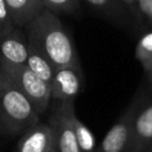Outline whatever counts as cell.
Segmentation results:
<instances>
[{
    "mask_svg": "<svg viewBox=\"0 0 152 152\" xmlns=\"http://www.w3.org/2000/svg\"><path fill=\"white\" fill-rule=\"evenodd\" d=\"M24 28L28 45L43 55L55 69H81L77 49L57 14L44 8Z\"/></svg>",
    "mask_w": 152,
    "mask_h": 152,
    "instance_id": "obj_1",
    "label": "cell"
},
{
    "mask_svg": "<svg viewBox=\"0 0 152 152\" xmlns=\"http://www.w3.org/2000/svg\"><path fill=\"white\" fill-rule=\"evenodd\" d=\"M37 122H39V113L30 100L1 72L0 127L15 134L25 132Z\"/></svg>",
    "mask_w": 152,
    "mask_h": 152,
    "instance_id": "obj_2",
    "label": "cell"
},
{
    "mask_svg": "<svg viewBox=\"0 0 152 152\" xmlns=\"http://www.w3.org/2000/svg\"><path fill=\"white\" fill-rule=\"evenodd\" d=\"M0 71L30 100L39 114L46 110L51 100L50 84L34 75L25 64H8L0 61Z\"/></svg>",
    "mask_w": 152,
    "mask_h": 152,
    "instance_id": "obj_3",
    "label": "cell"
},
{
    "mask_svg": "<svg viewBox=\"0 0 152 152\" xmlns=\"http://www.w3.org/2000/svg\"><path fill=\"white\" fill-rule=\"evenodd\" d=\"M148 93L146 90H139L126 110L120 115L115 124L109 128V131L103 137L100 146H97L96 152H125L132 134V126L134 116L147 97Z\"/></svg>",
    "mask_w": 152,
    "mask_h": 152,
    "instance_id": "obj_4",
    "label": "cell"
},
{
    "mask_svg": "<svg viewBox=\"0 0 152 152\" xmlns=\"http://www.w3.org/2000/svg\"><path fill=\"white\" fill-rule=\"evenodd\" d=\"M75 116L76 112L72 100L59 101L58 106L55 107L49 119V125L53 131L55 150L57 152H81L76 138Z\"/></svg>",
    "mask_w": 152,
    "mask_h": 152,
    "instance_id": "obj_5",
    "label": "cell"
},
{
    "mask_svg": "<svg viewBox=\"0 0 152 152\" xmlns=\"http://www.w3.org/2000/svg\"><path fill=\"white\" fill-rule=\"evenodd\" d=\"M152 145V96L147 95L138 109L132 126V134L125 152H145Z\"/></svg>",
    "mask_w": 152,
    "mask_h": 152,
    "instance_id": "obj_6",
    "label": "cell"
},
{
    "mask_svg": "<svg viewBox=\"0 0 152 152\" xmlns=\"http://www.w3.org/2000/svg\"><path fill=\"white\" fill-rule=\"evenodd\" d=\"M82 83L83 75L81 69L74 66L56 68L50 83L51 99L58 101H74L82 91Z\"/></svg>",
    "mask_w": 152,
    "mask_h": 152,
    "instance_id": "obj_7",
    "label": "cell"
},
{
    "mask_svg": "<svg viewBox=\"0 0 152 152\" xmlns=\"http://www.w3.org/2000/svg\"><path fill=\"white\" fill-rule=\"evenodd\" d=\"M95 12H97L103 19L113 23L119 27L144 32L139 24L135 21L128 8L120 0H84Z\"/></svg>",
    "mask_w": 152,
    "mask_h": 152,
    "instance_id": "obj_8",
    "label": "cell"
},
{
    "mask_svg": "<svg viewBox=\"0 0 152 152\" xmlns=\"http://www.w3.org/2000/svg\"><path fill=\"white\" fill-rule=\"evenodd\" d=\"M55 150V135L51 126L37 122L26 129L14 152H51Z\"/></svg>",
    "mask_w": 152,
    "mask_h": 152,
    "instance_id": "obj_9",
    "label": "cell"
},
{
    "mask_svg": "<svg viewBox=\"0 0 152 152\" xmlns=\"http://www.w3.org/2000/svg\"><path fill=\"white\" fill-rule=\"evenodd\" d=\"M0 39V61L8 64H25L28 55L26 36L14 28Z\"/></svg>",
    "mask_w": 152,
    "mask_h": 152,
    "instance_id": "obj_10",
    "label": "cell"
},
{
    "mask_svg": "<svg viewBox=\"0 0 152 152\" xmlns=\"http://www.w3.org/2000/svg\"><path fill=\"white\" fill-rule=\"evenodd\" d=\"M10 10L14 26L25 27L43 10L40 0H5Z\"/></svg>",
    "mask_w": 152,
    "mask_h": 152,
    "instance_id": "obj_11",
    "label": "cell"
},
{
    "mask_svg": "<svg viewBox=\"0 0 152 152\" xmlns=\"http://www.w3.org/2000/svg\"><path fill=\"white\" fill-rule=\"evenodd\" d=\"M25 65L40 80H43L48 84L51 83V80L55 72L53 65L43 55H40L37 50H34L30 45H28V55H27Z\"/></svg>",
    "mask_w": 152,
    "mask_h": 152,
    "instance_id": "obj_12",
    "label": "cell"
},
{
    "mask_svg": "<svg viewBox=\"0 0 152 152\" xmlns=\"http://www.w3.org/2000/svg\"><path fill=\"white\" fill-rule=\"evenodd\" d=\"M75 124V131H76V138L77 144L81 152H96L97 145H96V138L94 133L90 131V128L83 124L77 115L74 119Z\"/></svg>",
    "mask_w": 152,
    "mask_h": 152,
    "instance_id": "obj_13",
    "label": "cell"
},
{
    "mask_svg": "<svg viewBox=\"0 0 152 152\" xmlns=\"http://www.w3.org/2000/svg\"><path fill=\"white\" fill-rule=\"evenodd\" d=\"M44 8L57 13H66V14H75L81 8L80 0H40Z\"/></svg>",
    "mask_w": 152,
    "mask_h": 152,
    "instance_id": "obj_14",
    "label": "cell"
},
{
    "mask_svg": "<svg viewBox=\"0 0 152 152\" xmlns=\"http://www.w3.org/2000/svg\"><path fill=\"white\" fill-rule=\"evenodd\" d=\"M134 18L144 32L152 30V0H138Z\"/></svg>",
    "mask_w": 152,
    "mask_h": 152,
    "instance_id": "obj_15",
    "label": "cell"
},
{
    "mask_svg": "<svg viewBox=\"0 0 152 152\" xmlns=\"http://www.w3.org/2000/svg\"><path fill=\"white\" fill-rule=\"evenodd\" d=\"M152 56V30L142 32L135 45V58L140 64Z\"/></svg>",
    "mask_w": 152,
    "mask_h": 152,
    "instance_id": "obj_16",
    "label": "cell"
},
{
    "mask_svg": "<svg viewBox=\"0 0 152 152\" xmlns=\"http://www.w3.org/2000/svg\"><path fill=\"white\" fill-rule=\"evenodd\" d=\"M15 28L5 0H0V38Z\"/></svg>",
    "mask_w": 152,
    "mask_h": 152,
    "instance_id": "obj_17",
    "label": "cell"
},
{
    "mask_svg": "<svg viewBox=\"0 0 152 152\" xmlns=\"http://www.w3.org/2000/svg\"><path fill=\"white\" fill-rule=\"evenodd\" d=\"M142 69H144V72H145V76H146V80H147V83H148V87L152 91V56L145 61L142 64H141Z\"/></svg>",
    "mask_w": 152,
    "mask_h": 152,
    "instance_id": "obj_18",
    "label": "cell"
},
{
    "mask_svg": "<svg viewBox=\"0 0 152 152\" xmlns=\"http://www.w3.org/2000/svg\"><path fill=\"white\" fill-rule=\"evenodd\" d=\"M145 152H152V145H151V146H150V147H148V148H147Z\"/></svg>",
    "mask_w": 152,
    "mask_h": 152,
    "instance_id": "obj_19",
    "label": "cell"
},
{
    "mask_svg": "<svg viewBox=\"0 0 152 152\" xmlns=\"http://www.w3.org/2000/svg\"><path fill=\"white\" fill-rule=\"evenodd\" d=\"M51 152H57V151H56V150H52V151H51Z\"/></svg>",
    "mask_w": 152,
    "mask_h": 152,
    "instance_id": "obj_20",
    "label": "cell"
},
{
    "mask_svg": "<svg viewBox=\"0 0 152 152\" xmlns=\"http://www.w3.org/2000/svg\"><path fill=\"white\" fill-rule=\"evenodd\" d=\"M0 80H1V72H0Z\"/></svg>",
    "mask_w": 152,
    "mask_h": 152,
    "instance_id": "obj_21",
    "label": "cell"
},
{
    "mask_svg": "<svg viewBox=\"0 0 152 152\" xmlns=\"http://www.w3.org/2000/svg\"><path fill=\"white\" fill-rule=\"evenodd\" d=\"M0 40H1V39H0Z\"/></svg>",
    "mask_w": 152,
    "mask_h": 152,
    "instance_id": "obj_22",
    "label": "cell"
}]
</instances>
